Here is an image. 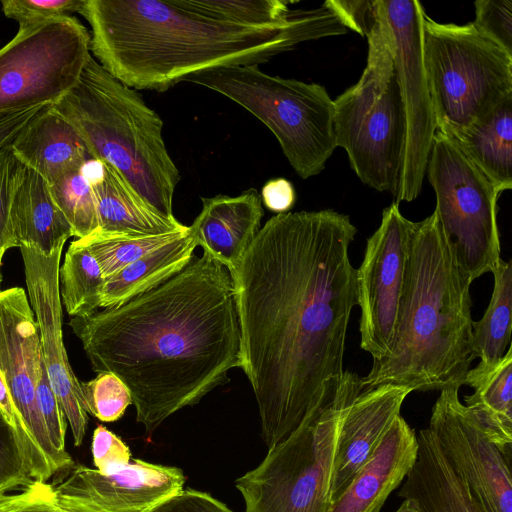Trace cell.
<instances>
[{"label":"cell","mask_w":512,"mask_h":512,"mask_svg":"<svg viewBox=\"0 0 512 512\" xmlns=\"http://www.w3.org/2000/svg\"><path fill=\"white\" fill-rule=\"evenodd\" d=\"M18 160L13 154L10 144L0 149V255L13 247H17L14 236L11 207L14 187V176Z\"/></svg>","instance_id":"obj_38"},{"label":"cell","mask_w":512,"mask_h":512,"mask_svg":"<svg viewBox=\"0 0 512 512\" xmlns=\"http://www.w3.org/2000/svg\"><path fill=\"white\" fill-rule=\"evenodd\" d=\"M411 390L382 385L361 392L346 408L336 446L330 488V504L348 487L370 459L394 420L400 415Z\"/></svg>","instance_id":"obj_18"},{"label":"cell","mask_w":512,"mask_h":512,"mask_svg":"<svg viewBox=\"0 0 512 512\" xmlns=\"http://www.w3.org/2000/svg\"><path fill=\"white\" fill-rule=\"evenodd\" d=\"M49 186L56 205L73 230L74 237L85 238L98 230L92 180L85 167L64 175Z\"/></svg>","instance_id":"obj_32"},{"label":"cell","mask_w":512,"mask_h":512,"mask_svg":"<svg viewBox=\"0 0 512 512\" xmlns=\"http://www.w3.org/2000/svg\"><path fill=\"white\" fill-rule=\"evenodd\" d=\"M69 325L93 370L111 372L127 386L149 436L242 365L234 282L205 252L151 290L72 317Z\"/></svg>","instance_id":"obj_2"},{"label":"cell","mask_w":512,"mask_h":512,"mask_svg":"<svg viewBox=\"0 0 512 512\" xmlns=\"http://www.w3.org/2000/svg\"><path fill=\"white\" fill-rule=\"evenodd\" d=\"M10 146L17 160L49 185L91 159L77 131L51 105L39 110Z\"/></svg>","instance_id":"obj_21"},{"label":"cell","mask_w":512,"mask_h":512,"mask_svg":"<svg viewBox=\"0 0 512 512\" xmlns=\"http://www.w3.org/2000/svg\"><path fill=\"white\" fill-rule=\"evenodd\" d=\"M35 398L51 443L60 453L68 454L65 447L68 421L51 386L44 362L37 380Z\"/></svg>","instance_id":"obj_37"},{"label":"cell","mask_w":512,"mask_h":512,"mask_svg":"<svg viewBox=\"0 0 512 512\" xmlns=\"http://www.w3.org/2000/svg\"><path fill=\"white\" fill-rule=\"evenodd\" d=\"M396 512H422L418 503L412 498H404Z\"/></svg>","instance_id":"obj_45"},{"label":"cell","mask_w":512,"mask_h":512,"mask_svg":"<svg viewBox=\"0 0 512 512\" xmlns=\"http://www.w3.org/2000/svg\"><path fill=\"white\" fill-rule=\"evenodd\" d=\"M43 363L39 330L28 295L21 287L0 292V370L33 440L55 473L74 466L69 454L51 443L35 398Z\"/></svg>","instance_id":"obj_16"},{"label":"cell","mask_w":512,"mask_h":512,"mask_svg":"<svg viewBox=\"0 0 512 512\" xmlns=\"http://www.w3.org/2000/svg\"><path fill=\"white\" fill-rule=\"evenodd\" d=\"M341 23L347 28L366 36L374 22V0H327Z\"/></svg>","instance_id":"obj_42"},{"label":"cell","mask_w":512,"mask_h":512,"mask_svg":"<svg viewBox=\"0 0 512 512\" xmlns=\"http://www.w3.org/2000/svg\"><path fill=\"white\" fill-rule=\"evenodd\" d=\"M101 165V174L91 179L98 217L97 233L149 236L188 228L175 217L169 218L154 209L114 168Z\"/></svg>","instance_id":"obj_24"},{"label":"cell","mask_w":512,"mask_h":512,"mask_svg":"<svg viewBox=\"0 0 512 512\" xmlns=\"http://www.w3.org/2000/svg\"><path fill=\"white\" fill-rule=\"evenodd\" d=\"M366 35L368 57L360 79L334 100L337 147L361 182L395 196L404 141V115L389 31L374 0Z\"/></svg>","instance_id":"obj_6"},{"label":"cell","mask_w":512,"mask_h":512,"mask_svg":"<svg viewBox=\"0 0 512 512\" xmlns=\"http://www.w3.org/2000/svg\"><path fill=\"white\" fill-rule=\"evenodd\" d=\"M427 428L449 466L489 512H512V457L488 438L460 402L458 390L441 391Z\"/></svg>","instance_id":"obj_14"},{"label":"cell","mask_w":512,"mask_h":512,"mask_svg":"<svg viewBox=\"0 0 512 512\" xmlns=\"http://www.w3.org/2000/svg\"><path fill=\"white\" fill-rule=\"evenodd\" d=\"M202 209L190 226L195 243L233 276L260 229L264 216L254 188L237 196L201 198Z\"/></svg>","instance_id":"obj_20"},{"label":"cell","mask_w":512,"mask_h":512,"mask_svg":"<svg viewBox=\"0 0 512 512\" xmlns=\"http://www.w3.org/2000/svg\"><path fill=\"white\" fill-rule=\"evenodd\" d=\"M183 81L213 90L258 118L302 179L319 174L337 147L334 100L320 84L273 76L258 65L206 70Z\"/></svg>","instance_id":"obj_7"},{"label":"cell","mask_w":512,"mask_h":512,"mask_svg":"<svg viewBox=\"0 0 512 512\" xmlns=\"http://www.w3.org/2000/svg\"><path fill=\"white\" fill-rule=\"evenodd\" d=\"M378 3L390 35L404 115L395 202H411L422 190L431 143L437 131L422 51L426 12L417 0H378Z\"/></svg>","instance_id":"obj_12"},{"label":"cell","mask_w":512,"mask_h":512,"mask_svg":"<svg viewBox=\"0 0 512 512\" xmlns=\"http://www.w3.org/2000/svg\"><path fill=\"white\" fill-rule=\"evenodd\" d=\"M34 481L20 440L0 412V495L19 487L25 489Z\"/></svg>","instance_id":"obj_34"},{"label":"cell","mask_w":512,"mask_h":512,"mask_svg":"<svg viewBox=\"0 0 512 512\" xmlns=\"http://www.w3.org/2000/svg\"><path fill=\"white\" fill-rule=\"evenodd\" d=\"M446 136L501 193L512 188V95L470 126Z\"/></svg>","instance_id":"obj_26"},{"label":"cell","mask_w":512,"mask_h":512,"mask_svg":"<svg viewBox=\"0 0 512 512\" xmlns=\"http://www.w3.org/2000/svg\"><path fill=\"white\" fill-rule=\"evenodd\" d=\"M357 233L333 209L276 214L232 277L241 369L254 392L268 450L334 400L357 305L349 249Z\"/></svg>","instance_id":"obj_1"},{"label":"cell","mask_w":512,"mask_h":512,"mask_svg":"<svg viewBox=\"0 0 512 512\" xmlns=\"http://www.w3.org/2000/svg\"><path fill=\"white\" fill-rule=\"evenodd\" d=\"M260 196L265 207L277 214L289 212L296 202L293 184L281 177L267 181Z\"/></svg>","instance_id":"obj_43"},{"label":"cell","mask_w":512,"mask_h":512,"mask_svg":"<svg viewBox=\"0 0 512 512\" xmlns=\"http://www.w3.org/2000/svg\"><path fill=\"white\" fill-rule=\"evenodd\" d=\"M474 26L512 57V1L477 0Z\"/></svg>","instance_id":"obj_35"},{"label":"cell","mask_w":512,"mask_h":512,"mask_svg":"<svg viewBox=\"0 0 512 512\" xmlns=\"http://www.w3.org/2000/svg\"><path fill=\"white\" fill-rule=\"evenodd\" d=\"M91 34L73 16L19 28L0 48V117L60 101L79 82Z\"/></svg>","instance_id":"obj_11"},{"label":"cell","mask_w":512,"mask_h":512,"mask_svg":"<svg viewBox=\"0 0 512 512\" xmlns=\"http://www.w3.org/2000/svg\"><path fill=\"white\" fill-rule=\"evenodd\" d=\"M87 413L103 422H113L123 416L132 404L129 389L111 372H101L87 382H81Z\"/></svg>","instance_id":"obj_33"},{"label":"cell","mask_w":512,"mask_h":512,"mask_svg":"<svg viewBox=\"0 0 512 512\" xmlns=\"http://www.w3.org/2000/svg\"><path fill=\"white\" fill-rule=\"evenodd\" d=\"M184 482L178 467L131 459L107 474L76 465L51 485L56 501L76 512H150L183 490Z\"/></svg>","instance_id":"obj_17"},{"label":"cell","mask_w":512,"mask_h":512,"mask_svg":"<svg viewBox=\"0 0 512 512\" xmlns=\"http://www.w3.org/2000/svg\"><path fill=\"white\" fill-rule=\"evenodd\" d=\"M186 230L149 236H117L93 233L78 239L98 262L105 278H109L128 264L182 237Z\"/></svg>","instance_id":"obj_31"},{"label":"cell","mask_w":512,"mask_h":512,"mask_svg":"<svg viewBox=\"0 0 512 512\" xmlns=\"http://www.w3.org/2000/svg\"><path fill=\"white\" fill-rule=\"evenodd\" d=\"M63 247L46 255L21 246L27 294L39 330L42 359L51 386L71 427L74 445L83 442L88 416L81 390L63 343L59 268Z\"/></svg>","instance_id":"obj_15"},{"label":"cell","mask_w":512,"mask_h":512,"mask_svg":"<svg viewBox=\"0 0 512 512\" xmlns=\"http://www.w3.org/2000/svg\"><path fill=\"white\" fill-rule=\"evenodd\" d=\"M105 280L90 251L78 239L72 241L59 268L60 297L66 312L76 317L98 311Z\"/></svg>","instance_id":"obj_29"},{"label":"cell","mask_w":512,"mask_h":512,"mask_svg":"<svg viewBox=\"0 0 512 512\" xmlns=\"http://www.w3.org/2000/svg\"><path fill=\"white\" fill-rule=\"evenodd\" d=\"M492 273L494 286L490 303L483 317L472 322L473 356L487 366L498 363L511 344V261L501 259Z\"/></svg>","instance_id":"obj_28"},{"label":"cell","mask_w":512,"mask_h":512,"mask_svg":"<svg viewBox=\"0 0 512 512\" xmlns=\"http://www.w3.org/2000/svg\"><path fill=\"white\" fill-rule=\"evenodd\" d=\"M11 219L19 248L34 247L49 255L73 236L48 182L19 161L14 176Z\"/></svg>","instance_id":"obj_23"},{"label":"cell","mask_w":512,"mask_h":512,"mask_svg":"<svg viewBox=\"0 0 512 512\" xmlns=\"http://www.w3.org/2000/svg\"><path fill=\"white\" fill-rule=\"evenodd\" d=\"M83 0H2L4 15L18 22L19 28L40 21L71 16Z\"/></svg>","instance_id":"obj_36"},{"label":"cell","mask_w":512,"mask_h":512,"mask_svg":"<svg viewBox=\"0 0 512 512\" xmlns=\"http://www.w3.org/2000/svg\"><path fill=\"white\" fill-rule=\"evenodd\" d=\"M362 392L361 377L345 371L333 402L268 450L235 481L244 512H327L334 457L347 406Z\"/></svg>","instance_id":"obj_8"},{"label":"cell","mask_w":512,"mask_h":512,"mask_svg":"<svg viewBox=\"0 0 512 512\" xmlns=\"http://www.w3.org/2000/svg\"><path fill=\"white\" fill-rule=\"evenodd\" d=\"M77 131L91 159L114 168L154 209L174 218L180 172L163 138V121L137 90L90 56L79 82L51 105Z\"/></svg>","instance_id":"obj_5"},{"label":"cell","mask_w":512,"mask_h":512,"mask_svg":"<svg viewBox=\"0 0 512 512\" xmlns=\"http://www.w3.org/2000/svg\"><path fill=\"white\" fill-rule=\"evenodd\" d=\"M417 439V460L398 495L414 499L422 512H489L449 466L433 433L421 429Z\"/></svg>","instance_id":"obj_22"},{"label":"cell","mask_w":512,"mask_h":512,"mask_svg":"<svg viewBox=\"0 0 512 512\" xmlns=\"http://www.w3.org/2000/svg\"><path fill=\"white\" fill-rule=\"evenodd\" d=\"M43 107L45 106H33L0 117V149L10 144L29 120Z\"/></svg>","instance_id":"obj_44"},{"label":"cell","mask_w":512,"mask_h":512,"mask_svg":"<svg viewBox=\"0 0 512 512\" xmlns=\"http://www.w3.org/2000/svg\"><path fill=\"white\" fill-rule=\"evenodd\" d=\"M419 451L414 429L399 415L345 491L327 512H380L412 470Z\"/></svg>","instance_id":"obj_19"},{"label":"cell","mask_w":512,"mask_h":512,"mask_svg":"<svg viewBox=\"0 0 512 512\" xmlns=\"http://www.w3.org/2000/svg\"><path fill=\"white\" fill-rule=\"evenodd\" d=\"M2 258H3V256L0 255V292L2 291L1 290V283H2L1 264H2Z\"/></svg>","instance_id":"obj_47"},{"label":"cell","mask_w":512,"mask_h":512,"mask_svg":"<svg viewBox=\"0 0 512 512\" xmlns=\"http://www.w3.org/2000/svg\"><path fill=\"white\" fill-rule=\"evenodd\" d=\"M91 451L96 469L103 474L120 469L131 460L128 446L102 425L93 432Z\"/></svg>","instance_id":"obj_39"},{"label":"cell","mask_w":512,"mask_h":512,"mask_svg":"<svg viewBox=\"0 0 512 512\" xmlns=\"http://www.w3.org/2000/svg\"><path fill=\"white\" fill-rule=\"evenodd\" d=\"M414 223L402 215L399 203L385 208L356 269L360 347L373 360L388 352L396 333Z\"/></svg>","instance_id":"obj_13"},{"label":"cell","mask_w":512,"mask_h":512,"mask_svg":"<svg viewBox=\"0 0 512 512\" xmlns=\"http://www.w3.org/2000/svg\"><path fill=\"white\" fill-rule=\"evenodd\" d=\"M464 384L474 389L465 406L488 438L512 457V348L492 366L469 369Z\"/></svg>","instance_id":"obj_25"},{"label":"cell","mask_w":512,"mask_h":512,"mask_svg":"<svg viewBox=\"0 0 512 512\" xmlns=\"http://www.w3.org/2000/svg\"><path fill=\"white\" fill-rule=\"evenodd\" d=\"M0 512H76L60 505L55 497L52 485L48 482L34 481L20 493L0 504Z\"/></svg>","instance_id":"obj_40"},{"label":"cell","mask_w":512,"mask_h":512,"mask_svg":"<svg viewBox=\"0 0 512 512\" xmlns=\"http://www.w3.org/2000/svg\"><path fill=\"white\" fill-rule=\"evenodd\" d=\"M422 51L437 131L450 134L512 95V57L474 24L423 18Z\"/></svg>","instance_id":"obj_9"},{"label":"cell","mask_w":512,"mask_h":512,"mask_svg":"<svg viewBox=\"0 0 512 512\" xmlns=\"http://www.w3.org/2000/svg\"><path fill=\"white\" fill-rule=\"evenodd\" d=\"M9 497H10V495H7V494H1V495H0V504H2L3 502H5Z\"/></svg>","instance_id":"obj_46"},{"label":"cell","mask_w":512,"mask_h":512,"mask_svg":"<svg viewBox=\"0 0 512 512\" xmlns=\"http://www.w3.org/2000/svg\"><path fill=\"white\" fill-rule=\"evenodd\" d=\"M150 512H233L210 494L192 488L181 490Z\"/></svg>","instance_id":"obj_41"},{"label":"cell","mask_w":512,"mask_h":512,"mask_svg":"<svg viewBox=\"0 0 512 512\" xmlns=\"http://www.w3.org/2000/svg\"><path fill=\"white\" fill-rule=\"evenodd\" d=\"M197 247L191 228L182 237L128 264L106 278L100 308L121 305L180 272Z\"/></svg>","instance_id":"obj_27"},{"label":"cell","mask_w":512,"mask_h":512,"mask_svg":"<svg viewBox=\"0 0 512 512\" xmlns=\"http://www.w3.org/2000/svg\"><path fill=\"white\" fill-rule=\"evenodd\" d=\"M471 284L435 212L415 222L396 333L361 378L362 392L387 384L411 392L459 390L475 359Z\"/></svg>","instance_id":"obj_4"},{"label":"cell","mask_w":512,"mask_h":512,"mask_svg":"<svg viewBox=\"0 0 512 512\" xmlns=\"http://www.w3.org/2000/svg\"><path fill=\"white\" fill-rule=\"evenodd\" d=\"M426 174L436 195L434 212L459 267L472 282L492 273L501 260L499 189L439 131L431 143Z\"/></svg>","instance_id":"obj_10"},{"label":"cell","mask_w":512,"mask_h":512,"mask_svg":"<svg viewBox=\"0 0 512 512\" xmlns=\"http://www.w3.org/2000/svg\"><path fill=\"white\" fill-rule=\"evenodd\" d=\"M182 3L204 16L255 28L281 26L297 12L281 0H182Z\"/></svg>","instance_id":"obj_30"},{"label":"cell","mask_w":512,"mask_h":512,"mask_svg":"<svg viewBox=\"0 0 512 512\" xmlns=\"http://www.w3.org/2000/svg\"><path fill=\"white\" fill-rule=\"evenodd\" d=\"M78 13L91 26L90 50L107 72L132 89L158 92L191 74L258 65L302 42L347 32L325 2L267 28L219 21L182 0H83Z\"/></svg>","instance_id":"obj_3"}]
</instances>
